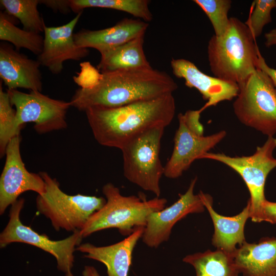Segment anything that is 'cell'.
Returning <instances> with one entry per match:
<instances>
[{
	"label": "cell",
	"instance_id": "6da1fadb",
	"mask_svg": "<svg viewBox=\"0 0 276 276\" xmlns=\"http://www.w3.org/2000/svg\"><path fill=\"white\" fill-rule=\"evenodd\" d=\"M175 111L173 93L118 107H93L85 111L97 142L120 150L151 128L167 127L173 120Z\"/></svg>",
	"mask_w": 276,
	"mask_h": 276
},
{
	"label": "cell",
	"instance_id": "7a4b0ae2",
	"mask_svg": "<svg viewBox=\"0 0 276 276\" xmlns=\"http://www.w3.org/2000/svg\"><path fill=\"white\" fill-rule=\"evenodd\" d=\"M178 88L165 72L149 68L101 73L90 86L78 89L71 106L85 111L90 107H118L173 93Z\"/></svg>",
	"mask_w": 276,
	"mask_h": 276
},
{
	"label": "cell",
	"instance_id": "3957f363",
	"mask_svg": "<svg viewBox=\"0 0 276 276\" xmlns=\"http://www.w3.org/2000/svg\"><path fill=\"white\" fill-rule=\"evenodd\" d=\"M210 70L215 77L240 85L258 68L259 50L248 27L230 17L229 27L222 36L213 35L208 45Z\"/></svg>",
	"mask_w": 276,
	"mask_h": 276
},
{
	"label": "cell",
	"instance_id": "277c9868",
	"mask_svg": "<svg viewBox=\"0 0 276 276\" xmlns=\"http://www.w3.org/2000/svg\"><path fill=\"white\" fill-rule=\"evenodd\" d=\"M106 202L94 213L80 231L83 238L107 228L118 229L120 234L129 236L139 227H145L148 216L165 208L167 200L155 197L147 200L145 196L122 195L119 189L109 182L102 188Z\"/></svg>",
	"mask_w": 276,
	"mask_h": 276
},
{
	"label": "cell",
	"instance_id": "5b68a950",
	"mask_svg": "<svg viewBox=\"0 0 276 276\" xmlns=\"http://www.w3.org/2000/svg\"><path fill=\"white\" fill-rule=\"evenodd\" d=\"M39 174L44 181L45 190L38 195L36 207L40 214L50 220L56 231H81L90 217L106 202L102 197L68 195L61 190L57 180L48 173L41 172Z\"/></svg>",
	"mask_w": 276,
	"mask_h": 276
},
{
	"label": "cell",
	"instance_id": "8992f818",
	"mask_svg": "<svg viewBox=\"0 0 276 276\" xmlns=\"http://www.w3.org/2000/svg\"><path fill=\"white\" fill-rule=\"evenodd\" d=\"M233 105L239 121L263 134L276 133V89L268 75L258 67L243 83Z\"/></svg>",
	"mask_w": 276,
	"mask_h": 276
},
{
	"label": "cell",
	"instance_id": "52a82bcc",
	"mask_svg": "<svg viewBox=\"0 0 276 276\" xmlns=\"http://www.w3.org/2000/svg\"><path fill=\"white\" fill-rule=\"evenodd\" d=\"M165 128L163 126L151 128L129 141L121 149L124 176L157 197L160 194V179L164 173L159 153Z\"/></svg>",
	"mask_w": 276,
	"mask_h": 276
},
{
	"label": "cell",
	"instance_id": "ba28073f",
	"mask_svg": "<svg viewBox=\"0 0 276 276\" xmlns=\"http://www.w3.org/2000/svg\"><path fill=\"white\" fill-rule=\"evenodd\" d=\"M276 148V138L269 136L255 152L249 156H231L222 153L208 152L200 159L205 158L222 163L236 171L242 177L250 193V218L260 222L261 207L266 200L264 187L267 177L276 167L273 152Z\"/></svg>",
	"mask_w": 276,
	"mask_h": 276
},
{
	"label": "cell",
	"instance_id": "9c48e42d",
	"mask_svg": "<svg viewBox=\"0 0 276 276\" xmlns=\"http://www.w3.org/2000/svg\"><path fill=\"white\" fill-rule=\"evenodd\" d=\"M24 203V199L19 198L11 205L8 223L0 235L1 247L4 248L13 242L27 243L53 255L59 270L65 273L71 271L76 246L80 245L83 239L80 231L74 232L62 240H51L47 236L38 234L21 222L20 214Z\"/></svg>",
	"mask_w": 276,
	"mask_h": 276
},
{
	"label": "cell",
	"instance_id": "30bf717a",
	"mask_svg": "<svg viewBox=\"0 0 276 276\" xmlns=\"http://www.w3.org/2000/svg\"><path fill=\"white\" fill-rule=\"evenodd\" d=\"M7 91L16 108V127L19 131L27 123H34L35 130L39 134L67 127L66 114L71 106L70 102L52 99L40 91Z\"/></svg>",
	"mask_w": 276,
	"mask_h": 276
},
{
	"label": "cell",
	"instance_id": "8fae6325",
	"mask_svg": "<svg viewBox=\"0 0 276 276\" xmlns=\"http://www.w3.org/2000/svg\"><path fill=\"white\" fill-rule=\"evenodd\" d=\"M20 135L13 137L7 145L6 161L0 177V214L18 200L19 196L32 191L38 195L45 190V182L39 174L26 169L20 151Z\"/></svg>",
	"mask_w": 276,
	"mask_h": 276
},
{
	"label": "cell",
	"instance_id": "7c38bea8",
	"mask_svg": "<svg viewBox=\"0 0 276 276\" xmlns=\"http://www.w3.org/2000/svg\"><path fill=\"white\" fill-rule=\"evenodd\" d=\"M197 177L193 178L187 191L179 194L177 200L171 205L151 213L148 217L142 237L148 247L157 248L167 241L174 225L188 214L200 213L205 206L199 194H194Z\"/></svg>",
	"mask_w": 276,
	"mask_h": 276
},
{
	"label": "cell",
	"instance_id": "4fadbf2b",
	"mask_svg": "<svg viewBox=\"0 0 276 276\" xmlns=\"http://www.w3.org/2000/svg\"><path fill=\"white\" fill-rule=\"evenodd\" d=\"M178 127L174 137L172 154L164 166V175L168 178L181 176L194 160L209 151L226 136L225 130L211 135H198L191 130L186 124L181 113L178 115Z\"/></svg>",
	"mask_w": 276,
	"mask_h": 276
},
{
	"label": "cell",
	"instance_id": "5bb4252c",
	"mask_svg": "<svg viewBox=\"0 0 276 276\" xmlns=\"http://www.w3.org/2000/svg\"><path fill=\"white\" fill-rule=\"evenodd\" d=\"M82 12L67 24L58 27H44V42L41 53L37 56L40 65L54 74H59L67 60L79 61L89 54L88 49L79 47L74 37V30Z\"/></svg>",
	"mask_w": 276,
	"mask_h": 276
},
{
	"label": "cell",
	"instance_id": "9a60e30c",
	"mask_svg": "<svg viewBox=\"0 0 276 276\" xmlns=\"http://www.w3.org/2000/svg\"><path fill=\"white\" fill-rule=\"evenodd\" d=\"M170 64L173 74L177 78L183 79L187 87L197 89L206 101L200 108L202 111L221 102L231 101L238 94V84L208 75L188 60L173 59Z\"/></svg>",
	"mask_w": 276,
	"mask_h": 276
},
{
	"label": "cell",
	"instance_id": "2e32d148",
	"mask_svg": "<svg viewBox=\"0 0 276 276\" xmlns=\"http://www.w3.org/2000/svg\"><path fill=\"white\" fill-rule=\"evenodd\" d=\"M40 64L37 60L20 53L7 43L0 44V77L7 89L18 88L41 92Z\"/></svg>",
	"mask_w": 276,
	"mask_h": 276
},
{
	"label": "cell",
	"instance_id": "e0dca14e",
	"mask_svg": "<svg viewBox=\"0 0 276 276\" xmlns=\"http://www.w3.org/2000/svg\"><path fill=\"white\" fill-rule=\"evenodd\" d=\"M148 27L147 22L140 19L125 18L114 26L104 29L81 30L74 34V37L79 47L93 48L100 53L144 36Z\"/></svg>",
	"mask_w": 276,
	"mask_h": 276
},
{
	"label": "cell",
	"instance_id": "ac0fdd59",
	"mask_svg": "<svg viewBox=\"0 0 276 276\" xmlns=\"http://www.w3.org/2000/svg\"><path fill=\"white\" fill-rule=\"evenodd\" d=\"M145 227L136 228L123 240L105 246H96L89 243L80 244L76 250L86 254L84 257L103 263L108 276H128L132 252L142 238Z\"/></svg>",
	"mask_w": 276,
	"mask_h": 276
},
{
	"label": "cell",
	"instance_id": "d6986e66",
	"mask_svg": "<svg viewBox=\"0 0 276 276\" xmlns=\"http://www.w3.org/2000/svg\"><path fill=\"white\" fill-rule=\"evenodd\" d=\"M203 203L209 211L214 226L212 244L217 249L233 255L245 241L244 227L250 218V203L238 215L226 217L218 214L213 208V198L209 194L199 192Z\"/></svg>",
	"mask_w": 276,
	"mask_h": 276
},
{
	"label": "cell",
	"instance_id": "ffe728a7",
	"mask_svg": "<svg viewBox=\"0 0 276 276\" xmlns=\"http://www.w3.org/2000/svg\"><path fill=\"white\" fill-rule=\"evenodd\" d=\"M243 276H276V238H262L257 243L246 241L233 255Z\"/></svg>",
	"mask_w": 276,
	"mask_h": 276
},
{
	"label": "cell",
	"instance_id": "44dd1931",
	"mask_svg": "<svg viewBox=\"0 0 276 276\" xmlns=\"http://www.w3.org/2000/svg\"><path fill=\"white\" fill-rule=\"evenodd\" d=\"M144 37L100 53L97 68L101 73L152 67L143 50Z\"/></svg>",
	"mask_w": 276,
	"mask_h": 276
},
{
	"label": "cell",
	"instance_id": "7402d4cb",
	"mask_svg": "<svg viewBox=\"0 0 276 276\" xmlns=\"http://www.w3.org/2000/svg\"><path fill=\"white\" fill-rule=\"evenodd\" d=\"M183 262L191 265L196 276H239L233 255L217 249L186 256Z\"/></svg>",
	"mask_w": 276,
	"mask_h": 276
},
{
	"label": "cell",
	"instance_id": "603a6c76",
	"mask_svg": "<svg viewBox=\"0 0 276 276\" xmlns=\"http://www.w3.org/2000/svg\"><path fill=\"white\" fill-rule=\"evenodd\" d=\"M148 0H70L71 10L78 13L87 8L111 9L129 13L143 21L153 18Z\"/></svg>",
	"mask_w": 276,
	"mask_h": 276
},
{
	"label": "cell",
	"instance_id": "cb8c5ba5",
	"mask_svg": "<svg viewBox=\"0 0 276 276\" xmlns=\"http://www.w3.org/2000/svg\"><path fill=\"white\" fill-rule=\"evenodd\" d=\"M0 39L12 43L18 51L26 49L38 56L42 52L44 37L40 33L21 29L10 21L6 13L0 12Z\"/></svg>",
	"mask_w": 276,
	"mask_h": 276
},
{
	"label": "cell",
	"instance_id": "d4e9b609",
	"mask_svg": "<svg viewBox=\"0 0 276 276\" xmlns=\"http://www.w3.org/2000/svg\"><path fill=\"white\" fill-rule=\"evenodd\" d=\"M0 3L6 13L19 20L24 29L44 32L45 25L37 9L40 0H1Z\"/></svg>",
	"mask_w": 276,
	"mask_h": 276
},
{
	"label": "cell",
	"instance_id": "484cf974",
	"mask_svg": "<svg viewBox=\"0 0 276 276\" xmlns=\"http://www.w3.org/2000/svg\"><path fill=\"white\" fill-rule=\"evenodd\" d=\"M209 18L217 37L223 36L230 25L228 13L232 2L230 0H194Z\"/></svg>",
	"mask_w": 276,
	"mask_h": 276
},
{
	"label": "cell",
	"instance_id": "4316f807",
	"mask_svg": "<svg viewBox=\"0 0 276 276\" xmlns=\"http://www.w3.org/2000/svg\"><path fill=\"white\" fill-rule=\"evenodd\" d=\"M20 135L16 122V111L13 109L7 91H4L0 84V154H5L9 141Z\"/></svg>",
	"mask_w": 276,
	"mask_h": 276
},
{
	"label": "cell",
	"instance_id": "83f0119b",
	"mask_svg": "<svg viewBox=\"0 0 276 276\" xmlns=\"http://www.w3.org/2000/svg\"><path fill=\"white\" fill-rule=\"evenodd\" d=\"M249 16L244 22L253 36L259 37L265 25L271 22V10L276 8L275 0H255Z\"/></svg>",
	"mask_w": 276,
	"mask_h": 276
},
{
	"label": "cell",
	"instance_id": "f1b7e54d",
	"mask_svg": "<svg viewBox=\"0 0 276 276\" xmlns=\"http://www.w3.org/2000/svg\"><path fill=\"white\" fill-rule=\"evenodd\" d=\"M201 109L196 110H189L185 113H181L182 117L188 127L195 133L203 135L204 129L200 122Z\"/></svg>",
	"mask_w": 276,
	"mask_h": 276
},
{
	"label": "cell",
	"instance_id": "f546056e",
	"mask_svg": "<svg viewBox=\"0 0 276 276\" xmlns=\"http://www.w3.org/2000/svg\"><path fill=\"white\" fill-rule=\"evenodd\" d=\"M260 221L276 223V202L267 200L264 202L261 210Z\"/></svg>",
	"mask_w": 276,
	"mask_h": 276
},
{
	"label": "cell",
	"instance_id": "4dcf8cb0",
	"mask_svg": "<svg viewBox=\"0 0 276 276\" xmlns=\"http://www.w3.org/2000/svg\"><path fill=\"white\" fill-rule=\"evenodd\" d=\"M40 4H44L56 12L66 13L71 10L70 0H40Z\"/></svg>",
	"mask_w": 276,
	"mask_h": 276
},
{
	"label": "cell",
	"instance_id": "1f68e13d",
	"mask_svg": "<svg viewBox=\"0 0 276 276\" xmlns=\"http://www.w3.org/2000/svg\"><path fill=\"white\" fill-rule=\"evenodd\" d=\"M257 66L268 75L276 89V69L273 68L268 65L260 52L258 54Z\"/></svg>",
	"mask_w": 276,
	"mask_h": 276
},
{
	"label": "cell",
	"instance_id": "d6a6232c",
	"mask_svg": "<svg viewBox=\"0 0 276 276\" xmlns=\"http://www.w3.org/2000/svg\"><path fill=\"white\" fill-rule=\"evenodd\" d=\"M264 37L265 39V45L267 47L276 45V28L266 33Z\"/></svg>",
	"mask_w": 276,
	"mask_h": 276
},
{
	"label": "cell",
	"instance_id": "836d02e7",
	"mask_svg": "<svg viewBox=\"0 0 276 276\" xmlns=\"http://www.w3.org/2000/svg\"><path fill=\"white\" fill-rule=\"evenodd\" d=\"M83 276H100L97 269L91 266H85L82 272Z\"/></svg>",
	"mask_w": 276,
	"mask_h": 276
},
{
	"label": "cell",
	"instance_id": "e575fe53",
	"mask_svg": "<svg viewBox=\"0 0 276 276\" xmlns=\"http://www.w3.org/2000/svg\"><path fill=\"white\" fill-rule=\"evenodd\" d=\"M65 276H74L71 271H69L65 273Z\"/></svg>",
	"mask_w": 276,
	"mask_h": 276
}]
</instances>
